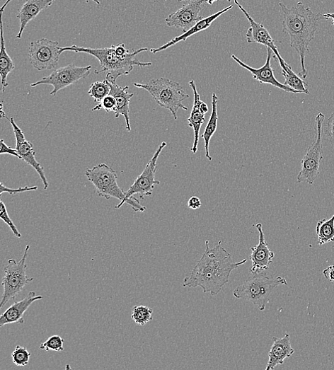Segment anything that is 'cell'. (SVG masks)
<instances>
[{
	"instance_id": "15",
	"label": "cell",
	"mask_w": 334,
	"mask_h": 370,
	"mask_svg": "<svg viewBox=\"0 0 334 370\" xmlns=\"http://www.w3.org/2000/svg\"><path fill=\"white\" fill-rule=\"evenodd\" d=\"M255 226L260 233V242L251 248L252 254L250 259L252 262L250 272H265L270 269L273 262L275 253L269 248L266 242L262 224H257Z\"/></svg>"
},
{
	"instance_id": "38",
	"label": "cell",
	"mask_w": 334,
	"mask_h": 370,
	"mask_svg": "<svg viewBox=\"0 0 334 370\" xmlns=\"http://www.w3.org/2000/svg\"><path fill=\"white\" fill-rule=\"evenodd\" d=\"M200 109L202 110V112H204L205 114L207 113L208 112V106L207 105L202 102L200 105Z\"/></svg>"
},
{
	"instance_id": "7",
	"label": "cell",
	"mask_w": 334,
	"mask_h": 370,
	"mask_svg": "<svg viewBox=\"0 0 334 370\" xmlns=\"http://www.w3.org/2000/svg\"><path fill=\"white\" fill-rule=\"evenodd\" d=\"M166 146V142H163L159 146L144 172L137 177L133 185L126 191L127 204H129L135 212H144L146 207L142 205L140 201L134 195L137 194L140 199L144 200L145 197L151 196L155 186L161 183L160 181L156 180L157 161Z\"/></svg>"
},
{
	"instance_id": "8",
	"label": "cell",
	"mask_w": 334,
	"mask_h": 370,
	"mask_svg": "<svg viewBox=\"0 0 334 370\" xmlns=\"http://www.w3.org/2000/svg\"><path fill=\"white\" fill-rule=\"evenodd\" d=\"M30 250V245H28L23 258L20 262L13 259L8 260L3 278L4 294L0 308H4L11 300L16 301L23 289L34 281L33 278H30L27 274L26 262Z\"/></svg>"
},
{
	"instance_id": "29",
	"label": "cell",
	"mask_w": 334,
	"mask_h": 370,
	"mask_svg": "<svg viewBox=\"0 0 334 370\" xmlns=\"http://www.w3.org/2000/svg\"><path fill=\"white\" fill-rule=\"evenodd\" d=\"M13 362L17 366H27L30 360L31 353L25 347L18 345L12 354Z\"/></svg>"
},
{
	"instance_id": "14",
	"label": "cell",
	"mask_w": 334,
	"mask_h": 370,
	"mask_svg": "<svg viewBox=\"0 0 334 370\" xmlns=\"http://www.w3.org/2000/svg\"><path fill=\"white\" fill-rule=\"evenodd\" d=\"M267 48V56L265 65L259 69L253 68L238 59L236 55H232V59L236 61L241 67L249 71L253 76L255 80L260 83L270 84L275 87L280 88L286 92L298 93L299 92L292 89L288 86L279 82L275 76L274 69L271 65V59L273 58V51Z\"/></svg>"
},
{
	"instance_id": "26",
	"label": "cell",
	"mask_w": 334,
	"mask_h": 370,
	"mask_svg": "<svg viewBox=\"0 0 334 370\" xmlns=\"http://www.w3.org/2000/svg\"><path fill=\"white\" fill-rule=\"evenodd\" d=\"M316 232L319 245L334 241V214L330 219H323L317 222Z\"/></svg>"
},
{
	"instance_id": "9",
	"label": "cell",
	"mask_w": 334,
	"mask_h": 370,
	"mask_svg": "<svg viewBox=\"0 0 334 370\" xmlns=\"http://www.w3.org/2000/svg\"><path fill=\"white\" fill-rule=\"evenodd\" d=\"M324 119L325 115L318 112L315 120L316 140L301 161V170L296 178L298 183L306 182L313 185L320 174L321 162L323 158L322 134Z\"/></svg>"
},
{
	"instance_id": "37",
	"label": "cell",
	"mask_w": 334,
	"mask_h": 370,
	"mask_svg": "<svg viewBox=\"0 0 334 370\" xmlns=\"http://www.w3.org/2000/svg\"><path fill=\"white\" fill-rule=\"evenodd\" d=\"M324 277L329 282H334V266H330L323 270Z\"/></svg>"
},
{
	"instance_id": "24",
	"label": "cell",
	"mask_w": 334,
	"mask_h": 370,
	"mask_svg": "<svg viewBox=\"0 0 334 370\" xmlns=\"http://www.w3.org/2000/svg\"><path fill=\"white\" fill-rule=\"evenodd\" d=\"M217 102L218 97L215 93H213L212 96V112L205 132L201 136V138L205 141V157L209 161H211L212 158L209 154V144L217 128Z\"/></svg>"
},
{
	"instance_id": "3",
	"label": "cell",
	"mask_w": 334,
	"mask_h": 370,
	"mask_svg": "<svg viewBox=\"0 0 334 370\" xmlns=\"http://www.w3.org/2000/svg\"><path fill=\"white\" fill-rule=\"evenodd\" d=\"M148 50V48H142L131 52L126 49L124 44L103 49H92L76 45L59 47L61 54L71 51L76 53H86L96 57L102 69L100 71H95L94 73L100 74L108 71L105 79L110 83L117 82L121 76L129 75L135 66L139 67L151 66V62L144 63L137 58L138 54Z\"/></svg>"
},
{
	"instance_id": "33",
	"label": "cell",
	"mask_w": 334,
	"mask_h": 370,
	"mask_svg": "<svg viewBox=\"0 0 334 370\" xmlns=\"http://www.w3.org/2000/svg\"><path fill=\"white\" fill-rule=\"evenodd\" d=\"M38 186H33V187L26 186L24 187H19L18 189H12V188L7 187L2 183H0V195H3V193L7 192L12 195H16L18 193H22V192H25L36 191V190H38Z\"/></svg>"
},
{
	"instance_id": "17",
	"label": "cell",
	"mask_w": 334,
	"mask_h": 370,
	"mask_svg": "<svg viewBox=\"0 0 334 370\" xmlns=\"http://www.w3.org/2000/svg\"><path fill=\"white\" fill-rule=\"evenodd\" d=\"M42 296H37L36 292L31 291L22 301L15 302L0 316V327L8 324L25 323L24 315L33 303L43 299Z\"/></svg>"
},
{
	"instance_id": "10",
	"label": "cell",
	"mask_w": 334,
	"mask_h": 370,
	"mask_svg": "<svg viewBox=\"0 0 334 370\" xmlns=\"http://www.w3.org/2000/svg\"><path fill=\"white\" fill-rule=\"evenodd\" d=\"M92 69L91 66L77 67L74 64L55 69L50 75L31 84L32 87L40 85H51L54 87L50 93L55 96L60 90L75 84L81 79H86Z\"/></svg>"
},
{
	"instance_id": "4",
	"label": "cell",
	"mask_w": 334,
	"mask_h": 370,
	"mask_svg": "<svg viewBox=\"0 0 334 370\" xmlns=\"http://www.w3.org/2000/svg\"><path fill=\"white\" fill-rule=\"evenodd\" d=\"M281 285H287L286 279L270 277L265 272H250L246 281L234 291L236 299L253 303L260 311H264L274 290Z\"/></svg>"
},
{
	"instance_id": "36",
	"label": "cell",
	"mask_w": 334,
	"mask_h": 370,
	"mask_svg": "<svg viewBox=\"0 0 334 370\" xmlns=\"http://www.w3.org/2000/svg\"><path fill=\"white\" fill-rule=\"evenodd\" d=\"M201 205L202 202L200 198L195 196L191 197L188 202V207L194 210L199 209Z\"/></svg>"
},
{
	"instance_id": "31",
	"label": "cell",
	"mask_w": 334,
	"mask_h": 370,
	"mask_svg": "<svg viewBox=\"0 0 334 370\" xmlns=\"http://www.w3.org/2000/svg\"><path fill=\"white\" fill-rule=\"evenodd\" d=\"M0 217L10 226L13 233L17 238H22V233L19 231L18 227L11 218L6 205L1 200H0Z\"/></svg>"
},
{
	"instance_id": "12",
	"label": "cell",
	"mask_w": 334,
	"mask_h": 370,
	"mask_svg": "<svg viewBox=\"0 0 334 370\" xmlns=\"http://www.w3.org/2000/svg\"><path fill=\"white\" fill-rule=\"evenodd\" d=\"M183 7L174 13L170 15L166 23L169 28H174L186 33L203 17L200 13L203 10L205 0H188Z\"/></svg>"
},
{
	"instance_id": "40",
	"label": "cell",
	"mask_w": 334,
	"mask_h": 370,
	"mask_svg": "<svg viewBox=\"0 0 334 370\" xmlns=\"http://www.w3.org/2000/svg\"><path fill=\"white\" fill-rule=\"evenodd\" d=\"M12 1V0H7V2L4 5V6L1 8V14H4L5 9L8 6V4Z\"/></svg>"
},
{
	"instance_id": "28",
	"label": "cell",
	"mask_w": 334,
	"mask_h": 370,
	"mask_svg": "<svg viewBox=\"0 0 334 370\" xmlns=\"http://www.w3.org/2000/svg\"><path fill=\"white\" fill-rule=\"evenodd\" d=\"M153 309L146 306H134L132 319L139 325H145L153 319Z\"/></svg>"
},
{
	"instance_id": "27",
	"label": "cell",
	"mask_w": 334,
	"mask_h": 370,
	"mask_svg": "<svg viewBox=\"0 0 334 370\" xmlns=\"http://www.w3.org/2000/svg\"><path fill=\"white\" fill-rule=\"evenodd\" d=\"M111 91V83L106 79L102 81L93 83L89 88L88 93L96 103H100L102 100L110 94Z\"/></svg>"
},
{
	"instance_id": "11",
	"label": "cell",
	"mask_w": 334,
	"mask_h": 370,
	"mask_svg": "<svg viewBox=\"0 0 334 370\" xmlns=\"http://www.w3.org/2000/svg\"><path fill=\"white\" fill-rule=\"evenodd\" d=\"M60 54L58 42L42 38L31 42L28 57L35 69L44 71L56 69Z\"/></svg>"
},
{
	"instance_id": "35",
	"label": "cell",
	"mask_w": 334,
	"mask_h": 370,
	"mask_svg": "<svg viewBox=\"0 0 334 370\" xmlns=\"http://www.w3.org/2000/svg\"><path fill=\"white\" fill-rule=\"evenodd\" d=\"M0 146H1V147H0V155L9 154L21 159L18 151L6 145L4 140L0 141Z\"/></svg>"
},
{
	"instance_id": "20",
	"label": "cell",
	"mask_w": 334,
	"mask_h": 370,
	"mask_svg": "<svg viewBox=\"0 0 334 370\" xmlns=\"http://www.w3.org/2000/svg\"><path fill=\"white\" fill-rule=\"evenodd\" d=\"M189 85L193 91L194 101L190 116L188 117V126L192 128L194 132V142L190 151L193 154H195L197 152L200 129L205 122V113L202 112L200 109V105L202 101L200 100V96L197 91L195 81L193 80L190 81Z\"/></svg>"
},
{
	"instance_id": "41",
	"label": "cell",
	"mask_w": 334,
	"mask_h": 370,
	"mask_svg": "<svg viewBox=\"0 0 334 370\" xmlns=\"http://www.w3.org/2000/svg\"><path fill=\"white\" fill-rule=\"evenodd\" d=\"M84 1L86 4L88 3L89 0H84ZM91 1L94 2L96 4H97L98 6H100V3L99 1V0H91Z\"/></svg>"
},
{
	"instance_id": "13",
	"label": "cell",
	"mask_w": 334,
	"mask_h": 370,
	"mask_svg": "<svg viewBox=\"0 0 334 370\" xmlns=\"http://www.w3.org/2000/svg\"><path fill=\"white\" fill-rule=\"evenodd\" d=\"M10 122L16 139V149L21 156V160L26 162L37 171L43 183L44 189L47 190L49 183L45 174L43 167H42L41 164L36 160L33 144L27 141L23 132L18 126L13 117L10 119Z\"/></svg>"
},
{
	"instance_id": "42",
	"label": "cell",
	"mask_w": 334,
	"mask_h": 370,
	"mask_svg": "<svg viewBox=\"0 0 334 370\" xmlns=\"http://www.w3.org/2000/svg\"><path fill=\"white\" fill-rule=\"evenodd\" d=\"M8 117L4 110V105L1 104V118Z\"/></svg>"
},
{
	"instance_id": "43",
	"label": "cell",
	"mask_w": 334,
	"mask_h": 370,
	"mask_svg": "<svg viewBox=\"0 0 334 370\" xmlns=\"http://www.w3.org/2000/svg\"><path fill=\"white\" fill-rule=\"evenodd\" d=\"M227 1H229V2H231V1H232V0H227Z\"/></svg>"
},
{
	"instance_id": "22",
	"label": "cell",
	"mask_w": 334,
	"mask_h": 370,
	"mask_svg": "<svg viewBox=\"0 0 334 370\" xmlns=\"http://www.w3.org/2000/svg\"><path fill=\"white\" fill-rule=\"evenodd\" d=\"M111 83V91L110 94L113 95L117 100V108L115 112V117L118 118L120 115H123L126 120L127 127L128 132H132V127L130 123V101L134 93L128 91L129 87H122L117 85V82Z\"/></svg>"
},
{
	"instance_id": "18",
	"label": "cell",
	"mask_w": 334,
	"mask_h": 370,
	"mask_svg": "<svg viewBox=\"0 0 334 370\" xmlns=\"http://www.w3.org/2000/svg\"><path fill=\"white\" fill-rule=\"evenodd\" d=\"M56 0H26L17 18L21 21V29L16 38L21 40L28 23L35 20L43 11L47 9Z\"/></svg>"
},
{
	"instance_id": "32",
	"label": "cell",
	"mask_w": 334,
	"mask_h": 370,
	"mask_svg": "<svg viewBox=\"0 0 334 370\" xmlns=\"http://www.w3.org/2000/svg\"><path fill=\"white\" fill-rule=\"evenodd\" d=\"M117 108V100L113 95L109 94L105 96L100 103H98L92 111L104 109L107 112H115Z\"/></svg>"
},
{
	"instance_id": "2",
	"label": "cell",
	"mask_w": 334,
	"mask_h": 370,
	"mask_svg": "<svg viewBox=\"0 0 334 370\" xmlns=\"http://www.w3.org/2000/svg\"><path fill=\"white\" fill-rule=\"evenodd\" d=\"M280 14L282 18V31L289 41L290 47L298 54L301 71L299 76L306 79L308 71L305 66V59L309 52V46L318 30L319 23L326 21L321 13H314L302 3L288 8L280 3Z\"/></svg>"
},
{
	"instance_id": "21",
	"label": "cell",
	"mask_w": 334,
	"mask_h": 370,
	"mask_svg": "<svg viewBox=\"0 0 334 370\" xmlns=\"http://www.w3.org/2000/svg\"><path fill=\"white\" fill-rule=\"evenodd\" d=\"M234 8V6H231L212 16H210L207 18H203L201 21H200L197 23H196L192 28H191L186 33H184L182 35L178 36L166 45L161 46L159 48L157 49H151V52L153 54H156L158 52H163L175 45H176L178 42H185L186 40L192 36H193L195 34H197L202 31H204L209 28L212 23L214 22L219 16L221 15H224V13H228L229 11L232 10Z\"/></svg>"
},
{
	"instance_id": "5",
	"label": "cell",
	"mask_w": 334,
	"mask_h": 370,
	"mask_svg": "<svg viewBox=\"0 0 334 370\" xmlns=\"http://www.w3.org/2000/svg\"><path fill=\"white\" fill-rule=\"evenodd\" d=\"M134 85L137 88L146 90L161 107L170 110L175 120L178 119L177 112L179 109L188 110L183 102L188 98L189 96L183 86L176 81L160 78L151 79L144 84L134 83Z\"/></svg>"
},
{
	"instance_id": "1",
	"label": "cell",
	"mask_w": 334,
	"mask_h": 370,
	"mask_svg": "<svg viewBox=\"0 0 334 370\" xmlns=\"http://www.w3.org/2000/svg\"><path fill=\"white\" fill-rule=\"evenodd\" d=\"M221 241L213 248L205 241V251L191 272L184 279V287H200L205 294L217 296L229 282L231 273L245 265L248 260L235 262L232 255L221 246Z\"/></svg>"
},
{
	"instance_id": "39",
	"label": "cell",
	"mask_w": 334,
	"mask_h": 370,
	"mask_svg": "<svg viewBox=\"0 0 334 370\" xmlns=\"http://www.w3.org/2000/svg\"><path fill=\"white\" fill-rule=\"evenodd\" d=\"M324 18H326V20L328 19H332L331 24L334 25V13H328L323 15Z\"/></svg>"
},
{
	"instance_id": "30",
	"label": "cell",
	"mask_w": 334,
	"mask_h": 370,
	"mask_svg": "<svg viewBox=\"0 0 334 370\" xmlns=\"http://www.w3.org/2000/svg\"><path fill=\"white\" fill-rule=\"evenodd\" d=\"M64 340L61 336L55 335L50 337L40 348L47 352H62L64 350Z\"/></svg>"
},
{
	"instance_id": "34",
	"label": "cell",
	"mask_w": 334,
	"mask_h": 370,
	"mask_svg": "<svg viewBox=\"0 0 334 370\" xmlns=\"http://www.w3.org/2000/svg\"><path fill=\"white\" fill-rule=\"evenodd\" d=\"M324 132L330 143L334 146V112L328 118Z\"/></svg>"
},
{
	"instance_id": "23",
	"label": "cell",
	"mask_w": 334,
	"mask_h": 370,
	"mask_svg": "<svg viewBox=\"0 0 334 370\" xmlns=\"http://www.w3.org/2000/svg\"><path fill=\"white\" fill-rule=\"evenodd\" d=\"M4 14H1V24H0V39H1V50H0V76H1L3 92L6 91L8 86V75L15 69V64L8 54L4 37V28L3 21Z\"/></svg>"
},
{
	"instance_id": "25",
	"label": "cell",
	"mask_w": 334,
	"mask_h": 370,
	"mask_svg": "<svg viewBox=\"0 0 334 370\" xmlns=\"http://www.w3.org/2000/svg\"><path fill=\"white\" fill-rule=\"evenodd\" d=\"M278 62L282 70V74L285 79L284 84L299 93L309 94L310 92L306 88L307 83L293 71L291 67L286 63L284 59L282 57L278 59Z\"/></svg>"
},
{
	"instance_id": "19",
	"label": "cell",
	"mask_w": 334,
	"mask_h": 370,
	"mask_svg": "<svg viewBox=\"0 0 334 370\" xmlns=\"http://www.w3.org/2000/svg\"><path fill=\"white\" fill-rule=\"evenodd\" d=\"M273 344L269 352V361L266 370H272L277 366L283 364L284 360L290 357L294 353L290 342V335L286 333L282 338L273 337Z\"/></svg>"
},
{
	"instance_id": "6",
	"label": "cell",
	"mask_w": 334,
	"mask_h": 370,
	"mask_svg": "<svg viewBox=\"0 0 334 370\" xmlns=\"http://www.w3.org/2000/svg\"><path fill=\"white\" fill-rule=\"evenodd\" d=\"M85 175L95 187L98 196L106 200L114 197L122 201L116 209L127 203L126 192L119 186L117 172L113 168L99 164L91 169L86 168Z\"/></svg>"
},
{
	"instance_id": "16",
	"label": "cell",
	"mask_w": 334,
	"mask_h": 370,
	"mask_svg": "<svg viewBox=\"0 0 334 370\" xmlns=\"http://www.w3.org/2000/svg\"><path fill=\"white\" fill-rule=\"evenodd\" d=\"M235 4L243 13L250 24V28L246 34L248 42L249 44H260L270 48L276 56L277 61H278L282 57L275 45V40L272 38L264 25L255 22L247 11L240 4L238 0H235Z\"/></svg>"
}]
</instances>
